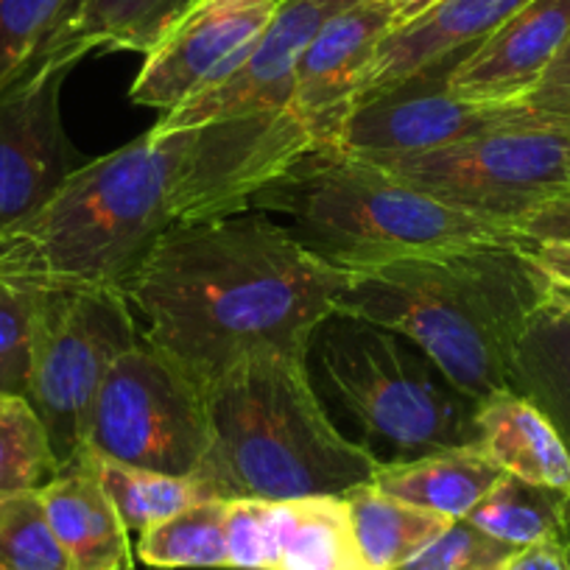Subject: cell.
Returning a JSON list of instances; mask_svg holds the SVG:
<instances>
[{"mask_svg": "<svg viewBox=\"0 0 570 570\" xmlns=\"http://www.w3.org/2000/svg\"><path fill=\"white\" fill-rule=\"evenodd\" d=\"M314 149L292 109L135 137L76 168L23 222L0 229V279L29 292L120 294L179 224L249 210Z\"/></svg>", "mask_w": 570, "mask_h": 570, "instance_id": "cell-1", "label": "cell"}, {"mask_svg": "<svg viewBox=\"0 0 570 570\" xmlns=\"http://www.w3.org/2000/svg\"><path fill=\"white\" fill-rule=\"evenodd\" d=\"M355 274L257 213L179 224L126 288L142 336L202 389L255 355L308 361Z\"/></svg>", "mask_w": 570, "mask_h": 570, "instance_id": "cell-2", "label": "cell"}, {"mask_svg": "<svg viewBox=\"0 0 570 570\" xmlns=\"http://www.w3.org/2000/svg\"><path fill=\"white\" fill-rule=\"evenodd\" d=\"M546 303L548 277L514 240L405 257L355 274L338 316L405 336L481 403L512 389L514 355Z\"/></svg>", "mask_w": 570, "mask_h": 570, "instance_id": "cell-3", "label": "cell"}, {"mask_svg": "<svg viewBox=\"0 0 570 570\" xmlns=\"http://www.w3.org/2000/svg\"><path fill=\"white\" fill-rule=\"evenodd\" d=\"M205 409L210 448L194 475L218 501L344 498L383 468L333 425L303 358L240 361L205 389Z\"/></svg>", "mask_w": 570, "mask_h": 570, "instance_id": "cell-4", "label": "cell"}, {"mask_svg": "<svg viewBox=\"0 0 570 570\" xmlns=\"http://www.w3.org/2000/svg\"><path fill=\"white\" fill-rule=\"evenodd\" d=\"M249 210L294 218V235L344 272L479 244H514L512 224L464 210L338 146H314L263 185Z\"/></svg>", "mask_w": 570, "mask_h": 570, "instance_id": "cell-5", "label": "cell"}, {"mask_svg": "<svg viewBox=\"0 0 570 570\" xmlns=\"http://www.w3.org/2000/svg\"><path fill=\"white\" fill-rule=\"evenodd\" d=\"M333 397L355 416L383 464L479 445V403L414 342L381 325L333 316L314 336Z\"/></svg>", "mask_w": 570, "mask_h": 570, "instance_id": "cell-6", "label": "cell"}, {"mask_svg": "<svg viewBox=\"0 0 570 570\" xmlns=\"http://www.w3.org/2000/svg\"><path fill=\"white\" fill-rule=\"evenodd\" d=\"M377 166L436 199L514 227L546 202L570 194V118L525 104L518 118L473 140Z\"/></svg>", "mask_w": 570, "mask_h": 570, "instance_id": "cell-7", "label": "cell"}, {"mask_svg": "<svg viewBox=\"0 0 570 570\" xmlns=\"http://www.w3.org/2000/svg\"><path fill=\"white\" fill-rule=\"evenodd\" d=\"M210 448L205 389L146 336L104 377L85 425V448L109 462L194 475Z\"/></svg>", "mask_w": 570, "mask_h": 570, "instance_id": "cell-8", "label": "cell"}, {"mask_svg": "<svg viewBox=\"0 0 570 570\" xmlns=\"http://www.w3.org/2000/svg\"><path fill=\"white\" fill-rule=\"evenodd\" d=\"M40 294L26 400L46 425L59 464H68L85 448L87 414L109 366L142 331L120 294Z\"/></svg>", "mask_w": 570, "mask_h": 570, "instance_id": "cell-9", "label": "cell"}, {"mask_svg": "<svg viewBox=\"0 0 570 570\" xmlns=\"http://www.w3.org/2000/svg\"><path fill=\"white\" fill-rule=\"evenodd\" d=\"M470 53L436 59L366 96L350 115L338 149L375 163L397 160L473 140L518 118L525 104H470L453 96L451 76Z\"/></svg>", "mask_w": 570, "mask_h": 570, "instance_id": "cell-10", "label": "cell"}, {"mask_svg": "<svg viewBox=\"0 0 570 570\" xmlns=\"http://www.w3.org/2000/svg\"><path fill=\"white\" fill-rule=\"evenodd\" d=\"M76 65L37 57L0 90V229L40 210L85 166L62 120V87Z\"/></svg>", "mask_w": 570, "mask_h": 570, "instance_id": "cell-11", "label": "cell"}, {"mask_svg": "<svg viewBox=\"0 0 570 570\" xmlns=\"http://www.w3.org/2000/svg\"><path fill=\"white\" fill-rule=\"evenodd\" d=\"M283 3L285 0H196L146 53L129 101L160 115L194 101L244 62Z\"/></svg>", "mask_w": 570, "mask_h": 570, "instance_id": "cell-12", "label": "cell"}, {"mask_svg": "<svg viewBox=\"0 0 570 570\" xmlns=\"http://www.w3.org/2000/svg\"><path fill=\"white\" fill-rule=\"evenodd\" d=\"M403 20V12L386 0H355L333 14L305 48L288 109L308 129L314 146L342 140L377 48Z\"/></svg>", "mask_w": 570, "mask_h": 570, "instance_id": "cell-13", "label": "cell"}, {"mask_svg": "<svg viewBox=\"0 0 570 570\" xmlns=\"http://www.w3.org/2000/svg\"><path fill=\"white\" fill-rule=\"evenodd\" d=\"M350 3L355 0H285L255 48L227 79L174 112L163 115L155 129H188L207 120L288 109L294 73L305 48L314 42L322 26Z\"/></svg>", "mask_w": 570, "mask_h": 570, "instance_id": "cell-14", "label": "cell"}, {"mask_svg": "<svg viewBox=\"0 0 570 570\" xmlns=\"http://www.w3.org/2000/svg\"><path fill=\"white\" fill-rule=\"evenodd\" d=\"M570 37V0H529L451 76L470 104H523Z\"/></svg>", "mask_w": 570, "mask_h": 570, "instance_id": "cell-15", "label": "cell"}, {"mask_svg": "<svg viewBox=\"0 0 570 570\" xmlns=\"http://www.w3.org/2000/svg\"><path fill=\"white\" fill-rule=\"evenodd\" d=\"M525 3L529 0H436L383 40L364 76L358 104L436 59L475 51Z\"/></svg>", "mask_w": 570, "mask_h": 570, "instance_id": "cell-16", "label": "cell"}, {"mask_svg": "<svg viewBox=\"0 0 570 570\" xmlns=\"http://www.w3.org/2000/svg\"><path fill=\"white\" fill-rule=\"evenodd\" d=\"M48 520L73 570H120L131 564L129 531L96 473L90 453L62 464L40 490Z\"/></svg>", "mask_w": 570, "mask_h": 570, "instance_id": "cell-17", "label": "cell"}, {"mask_svg": "<svg viewBox=\"0 0 570 570\" xmlns=\"http://www.w3.org/2000/svg\"><path fill=\"white\" fill-rule=\"evenodd\" d=\"M479 445L503 473L570 498V453L557 428L514 389L490 394L475 414Z\"/></svg>", "mask_w": 570, "mask_h": 570, "instance_id": "cell-18", "label": "cell"}, {"mask_svg": "<svg viewBox=\"0 0 570 570\" xmlns=\"http://www.w3.org/2000/svg\"><path fill=\"white\" fill-rule=\"evenodd\" d=\"M194 3L196 0H76L37 57L81 62L96 51L149 53Z\"/></svg>", "mask_w": 570, "mask_h": 570, "instance_id": "cell-19", "label": "cell"}, {"mask_svg": "<svg viewBox=\"0 0 570 570\" xmlns=\"http://www.w3.org/2000/svg\"><path fill=\"white\" fill-rule=\"evenodd\" d=\"M501 475L503 470L487 456L484 448L464 445L409 462L383 464L375 475V487L428 512L464 520Z\"/></svg>", "mask_w": 570, "mask_h": 570, "instance_id": "cell-20", "label": "cell"}, {"mask_svg": "<svg viewBox=\"0 0 570 570\" xmlns=\"http://www.w3.org/2000/svg\"><path fill=\"white\" fill-rule=\"evenodd\" d=\"M277 564L274 570H370L347 498L316 495L274 503Z\"/></svg>", "mask_w": 570, "mask_h": 570, "instance_id": "cell-21", "label": "cell"}, {"mask_svg": "<svg viewBox=\"0 0 570 570\" xmlns=\"http://www.w3.org/2000/svg\"><path fill=\"white\" fill-rule=\"evenodd\" d=\"M355 540L370 570H403L431 542L440 540L453 520L405 503L372 484L347 492Z\"/></svg>", "mask_w": 570, "mask_h": 570, "instance_id": "cell-22", "label": "cell"}, {"mask_svg": "<svg viewBox=\"0 0 570 570\" xmlns=\"http://www.w3.org/2000/svg\"><path fill=\"white\" fill-rule=\"evenodd\" d=\"M512 389L557 428L570 453V314L546 305L531 320L512 366Z\"/></svg>", "mask_w": 570, "mask_h": 570, "instance_id": "cell-23", "label": "cell"}, {"mask_svg": "<svg viewBox=\"0 0 570 570\" xmlns=\"http://www.w3.org/2000/svg\"><path fill=\"white\" fill-rule=\"evenodd\" d=\"M464 520L509 548H525L542 540L570 546V498L509 473L501 475Z\"/></svg>", "mask_w": 570, "mask_h": 570, "instance_id": "cell-24", "label": "cell"}, {"mask_svg": "<svg viewBox=\"0 0 570 570\" xmlns=\"http://www.w3.org/2000/svg\"><path fill=\"white\" fill-rule=\"evenodd\" d=\"M90 453V451H87ZM101 487L118 509L126 531L142 534L151 525L185 512L202 501H218L210 487L196 475H171L160 470H142L131 464L109 462L90 453Z\"/></svg>", "mask_w": 570, "mask_h": 570, "instance_id": "cell-25", "label": "cell"}, {"mask_svg": "<svg viewBox=\"0 0 570 570\" xmlns=\"http://www.w3.org/2000/svg\"><path fill=\"white\" fill-rule=\"evenodd\" d=\"M137 557L160 570L229 568L227 501H202L146 529Z\"/></svg>", "mask_w": 570, "mask_h": 570, "instance_id": "cell-26", "label": "cell"}, {"mask_svg": "<svg viewBox=\"0 0 570 570\" xmlns=\"http://www.w3.org/2000/svg\"><path fill=\"white\" fill-rule=\"evenodd\" d=\"M62 470L48 431L20 394H0V498L42 490Z\"/></svg>", "mask_w": 570, "mask_h": 570, "instance_id": "cell-27", "label": "cell"}, {"mask_svg": "<svg viewBox=\"0 0 570 570\" xmlns=\"http://www.w3.org/2000/svg\"><path fill=\"white\" fill-rule=\"evenodd\" d=\"M0 570H73L40 490L0 498Z\"/></svg>", "mask_w": 570, "mask_h": 570, "instance_id": "cell-28", "label": "cell"}, {"mask_svg": "<svg viewBox=\"0 0 570 570\" xmlns=\"http://www.w3.org/2000/svg\"><path fill=\"white\" fill-rule=\"evenodd\" d=\"M76 0H0V90L18 79Z\"/></svg>", "mask_w": 570, "mask_h": 570, "instance_id": "cell-29", "label": "cell"}, {"mask_svg": "<svg viewBox=\"0 0 570 570\" xmlns=\"http://www.w3.org/2000/svg\"><path fill=\"white\" fill-rule=\"evenodd\" d=\"M40 292L18 288L0 279V394L26 397L35 358Z\"/></svg>", "mask_w": 570, "mask_h": 570, "instance_id": "cell-30", "label": "cell"}, {"mask_svg": "<svg viewBox=\"0 0 570 570\" xmlns=\"http://www.w3.org/2000/svg\"><path fill=\"white\" fill-rule=\"evenodd\" d=\"M227 551L233 570H274L277 564L274 501H257V498L227 501Z\"/></svg>", "mask_w": 570, "mask_h": 570, "instance_id": "cell-31", "label": "cell"}, {"mask_svg": "<svg viewBox=\"0 0 570 570\" xmlns=\"http://www.w3.org/2000/svg\"><path fill=\"white\" fill-rule=\"evenodd\" d=\"M512 551L514 548L492 540L468 520H453L451 529L403 570H503Z\"/></svg>", "mask_w": 570, "mask_h": 570, "instance_id": "cell-32", "label": "cell"}, {"mask_svg": "<svg viewBox=\"0 0 570 570\" xmlns=\"http://www.w3.org/2000/svg\"><path fill=\"white\" fill-rule=\"evenodd\" d=\"M523 104L534 107L537 112L570 118V37Z\"/></svg>", "mask_w": 570, "mask_h": 570, "instance_id": "cell-33", "label": "cell"}, {"mask_svg": "<svg viewBox=\"0 0 570 570\" xmlns=\"http://www.w3.org/2000/svg\"><path fill=\"white\" fill-rule=\"evenodd\" d=\"M514 233L520 238L570 240V194L546 202L542 207L531 210L529 216L514 222Z\"/></svg>", "mask_w": 570, "mask_h": 570, "instance_id": "cell-34", "label": "cell"}, {"mask_svg": "<svg viewBox=\"0 0 570 570\" xmlns=\"http://www.w3.org/2000/svg\"><path fill=\"white\" fill-rule=\"evenodd\" d=\"M525 257L546 274L551 283L570 285V240L520 238Z\"/></svg>", "mask_w": 570, "mask_h": 570, "instance_id": "cell-35", "label": "cell"}, {"mask_svg": "<svg viewBox=\"0 0 570 570\" xmlns=\"http://www.w3.org/2000/svg\"><path fill=\"white\" fill-rule=\"evenodd\" d=\"M503 570H570V551L559 540H542L534 546L514 548Z\"/></svg>", "mask_w": 570, "mask_h": 570, "instance_id": "cell-36", "label": "cell"}, {"mask_svg": "<svg viewBox=\"0 0 570 570\" xmlns=\"http://www.w3.org/2000/svg\"><path fill=\"white\" fill-rule=\"evenodd\" d=\"M551 308H559V311H568L570 314V285H557L548 279V303Z\"/></svg>", "mask_w": 570, "mask_h": 570, "instance_id": "cell-37", "label": "cell"}, {"mask_svg": "<svg viewBox=\"0 0 570 570\" xmlns=\"http://www.w3.org/2000/svg\"><path fill=\"white\" fill-rule=\"evenodd\" d=\"M386 3H392L394 9H400V12H403L405 20H411V18H416L420 12H425V9L431 7V3H436V0H386Z\"/></svg>", "mask_w": 570, "mask_h": 570, "instance_id": "cell-38", "label": "cell"}, {"mask_svg": "<svg viewBox=\"0 0 570 570\" xmlns=\"http://www.w3.org/2000/svg\"><path fill=\"white\" fill-rule=\"evenodd\" d=\"M120 570H135V564H126V568H120Z\"/></svg>", "mask_w": 570, "mask_h": 570, "instance_id": "cell-39", "label": "cell"}]
</instances>
